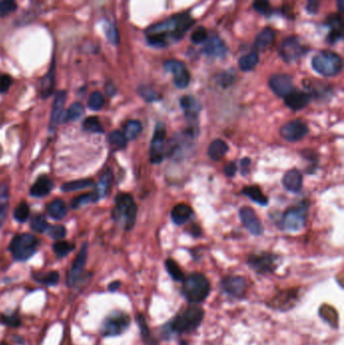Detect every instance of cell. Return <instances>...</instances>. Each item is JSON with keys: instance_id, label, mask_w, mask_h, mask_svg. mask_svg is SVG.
I'll return each instance as SVG.
<instances>
[{"instance_id": "1", "label": "cell", "mask_w": 344, "mask_h": 345, "mask_svg": "<svg viewBox=\"0 0 344 345\" xmlns=\"http://www.w3.org/2000/svg\"><path fill=\"white\" fill-rule=\"evenodd\" d=\"M194 24L188 13L173 15L170 18L150 26L146 31L148 42L156 48H165L181 40Z\"/></svg>"}, {"instance_id": "2", "label": "cell", "mask_w": 344, "mask_h": 345, "mask_svg": "<svg viewBox=\"0 0 344 345\" xmlns=\"http://www.w3.org/2000/svg\"><path fill=\"white\" fill-rule=\"evenodd\" d=\"M204 318V309L199 305L191 304L180 310L176 316L162 326V336L164 339H171L176 335L192 334L201 326Z\"/></svg>"}, {"instance_id": "3", "label": "cell", "mask_w": 344, "mask_h": 345, "mask_svg": "<svg viewBox=\"0 0 344 345\" xmlns=\"http://www.w3.org/2000/svg\"><path fill=\"white\" fill-rule=\"evenodd\" d=\"M211 292L209 280L200 273H193L183 280L181 294L187 302L199 305L206 301Z\"/></svg>"}, {"instance_id": "4", "label": "cell", "mask_w": 344, "mask_h": 345, "mask_svg": "<svg viewBox=\"0 0 344 345\" xmlns=\"http://www.w3.org/2000/svg\"><path fill=\"white\" fill-rule=\"evenodd\" d=\"M138 207L130 194H119L115 199V208L113 210V217L115 220L121 222L125 230H131L137 220Z\"/></svg>"}, {"instance_id": "5", "label": "cell", "mask_w": 344, "mask_h": 345, "mask_svg": "<svg viewBox=\"0 0 344 345\" xmlns=\"http://www.w3.org/2000/svg\"><path fill=\"white\" fill-rule=\"evenodd\" d=\"M312 67L318 74L324 77H333L342 70V60L337 54L324 51L313 58Z\"/></svg>"}, {"instance_id": "6", "label": "cell", "mask_w": 344, "mask_h": 345, "mask_svg": "<svg viewBox=\"0 0 344 345\" xmlns=\"http://www.w3.org/2000/svg\"><path fill=\"white\" fill-rule=\"evenodd\" d=\"M131 323V316L126 312L115 310L103 320L100 331L104 337L119 336L130 328Z\"/></svg>"}, {"instance_id": "7", "label": "cell", "mask_w": 344, "mask_h": 345, "mask_svg": "<svg viewBox=\"0 0 344 345\" xmlns=\"http://www.w3.org/2000/svg\"><path fill=\"white\" fill-rule=\"evenodd\" d=\"M38 239L29 233L16 235L10 242L9 249L14 260L23 262L28 260L36 250Z\"/></svg>"}, {"instance_id": "8", "label": "cell", "mask_w": 344, "mask_h": 345, "mask_svg": "<svg viewBox=\"0 0 344 345\" xmlns=\"http://www.w3.org/2000/svg\"><path fill=\"white\" fill-rule=\"evenodd\" d=\"M220 289L228 297L243 299L247 293V281L240 276H228L221 280Z\"/></svg>"}, {"instance_id": "9", "label": "cell", "mask_w": 344, "mask_h": 345, "mask_svg": "<svg viewBox=\"0 0 344 345\" xmlns=\"http://www.w3.org/2000/svg\"><path fill=\"white\" fill-rule=\"evenodd\" d=\"M247 264L249 268L259 275H266L276 271L279 265V257L272 253L251 254Z\"/></svg>"}, {"instance_id": "10", "label": "cell", "mask_w": 344, "mask_h": 345, "mask_svg": "<svg viewBox=\"0 0 344 345\" xmlns=\"http://www.w3.org/2000/svg\"><path fill=\"white\" fill-rule=\"evenodd\" d=\"M307 216V206H297L289 208L282 219V226L289 231H298L305 226Z\"/></svg>"}, {"instance_id": "11", "label": "cell", "mask_w": 344, "mask_h": 345, "mask_svg": "<svg viewBox=\"0 0 344 345\" xmlns=\"http://www.w3.org/2000/svg\"><path fill=\"white\" fill-rule=\"evenodd\" d=\"M165 141H166V127L163 123H158L153 136L152 144L150 147V161L153 164H160L165 157Z\"/></svg>"}, {"instance_id": "12", "label": "cell", "mask_w": 344, "mask_h": 345, "mask_svg": "<svg viewBox=\"0 0 344 345\" xmlns=\"http://www.w3.org/2000/svg\"><path fill=\"white\" fill-rule=\"evenodd\" d=\"M164 68L174 76V83L177 88L184 89L189 85L190 73L184 63L177 60H169L165 63Z\"/></svg>"}, {"instance_id": "13", "label": "cell", "mask_w": 344, "mask_h": 345, "mask_svg": "<svg viewBox=\"0 0 344 345\" xmlns=\"http://www.w3.org/2000/svg\"><path fill=\"white\" fill-rule=\"evenodd\" d=\"M279 52L285 62L294 63L303 56L305 50L297 37L291 36L282 42Z\"/></svg>"}, {"instance_id": "14", "label": "cell", "mask_w": 344, "mask_h": 345, "mask_svg": "<svg viewBox=\"0 0 344 345\" xmlns=\"http://www.w3.org/2000/svg\"><path fill=\"white\" fill-rule=\"evenodd\" d=\"M308 134V126L301 120H292L280 128L281 137L288 142H299Z\"/></svg>"}, {"instance_id": "15", "label": "cell", "mask_w": 344, "mask_h": 345, "mask_svg": "<svg viewBox=\"0 0 344 345\" xmlns=\"http://www.w3.org/2000/svg\"><path fill=\"white\" fill-rule=\"evenodd\" d=\"M297 300L298 293L296 291H287L273 298L272 301L268 303V306L281 312H287L296 307L298 303Z\"/></svg>"}, {"instance_id": "16", "label": "cell", "mask_w": 344, "mask_h": 345, "mask_svg": "<svg viewBox=\"0 0 344 345\" xmlns=\"http://www.w3.org/2000/svg\"><path fill=\"white\" fill-rule=\"evenodd\" d=\"M87 253H88V246H87V244H84L82 246L81 250L79 251L78 255L76 256V258L73 263V266L69 272L68 280H67L69 287H74L78 283V281L80 280V278L83 274V271L85 269V266H86Z\"/></svg>"}, {"instance_id": "17", "label": "cell", "mask_w": 344, "mask_h": 345, "mask_svg": "<svg viewBox=\"0 0 344 345\" xmlns=\"http://www.w3.org/2000/svg\"><path fill=\"white\" fill-rule=\"evenodd\" d=\"M269 84L276 95L284 98L295 89L292 78L286 74L273 75L270 78Z\"/></svg>"}, {"instance_id": "18", "label": "cell", "mask_w": 344, "mask_h": 345, "mask_svg": "<svg viewBox=\"0 0 344 345\" xmlns=\"http://www.w3.org/2000/svg\"><path fill=\"white\" fill-rule=\"evenodd\" d=\"M240 219L244 227L253 235H261L264 232V226L262 225L255 212L249 207H241L239 210Z\"/></svg>"}, {"instance_id": "19", "label": "cell", "mask_w": 344, "mask_h": 345, "mask_svg": "<svg viewBox=\"0 0 344 345\" xmlns=\"http://www.w3.org/2000/svg\"><path fill=\"white\" fill-rule=\"evenodd\" d=\"M311 101V95L300 90L294 89L285 97V104L292 110H301Z\"/></svg>"}, {"instance_id": "20", "label": "cell", "mask_w": 344, "mask_h": 345, "mask_svg": "<svg viewBox=\"0 0 344 345\" xmlns=\"http://www.w3.org/2000/svg\"><path fill=\"white\" fill-rule=\"evenodd\" d=\"M202 52L208 57L223 58L227 53V48L218 35H213L208 39Z\"/></svg>"}, {"instance_id": "21", "label": "cell", "mask_w": 344, "mask_h": 345, "mask_svg": "<svg viewBox=\"0 0 344 345\" xmlns=\"http://www.w3.org/2000/svg\"><path fill=\"white\" fill-rule=\"evenodd\" d=\"M180 104L181 107L186 115V117L188 119H191V121L193 119H196L200 110H201V105L199 103V101L194 98L193 96L187 95L181 98L180 100Z\"/></svg>"}, {"instance_id": "22", "label": "cell", "mask_w": 344, "mask_h": 345, "mask_svg": "<svg viewBox=\"0 0 344 345\" xmlns=\"http://www.w3.org/2000/svg\"><path fill=\"white\" fill-rule=\"evenodd\" d=\"M67 93L65 91H59L56 95L54 104H53V109H52V114H51V130H54L56 125L59 123L60 116L63 112V108L65 105Z\"/></svg>"}, {"instance_id": "23", "label": "cell", "mask_w": 344, "mask_h": 345, "mask_svg": "<svg viewBox=\"0 0 344 345\" xmlns=\"http://www.w3.org/2000/svg\"><path fill=\"white\" fill-rule=\"evenodd\" d=\"M284 187L290 192H299L303 186V178L301 172L297 170H291L286 172L283 179Z\"/></svg>"}, {"instance_id": "24", "label": "cell", "mask_w": 344, "mask_h": 345, "mask_svg": "<svg viewBox=\"0 0 344 345\" xmlns=\"http://www.w3.org/2000/svg\"><path fill=\"white\" fill-rule=\"evenodd\" d=\"M139 328H140V333H141V337L142 340L144 341V343L146 345H158L159 344V340L153 336L152 331L147 323L146 317L144 314L139 313L136 317Z\"/></svg>"}, {"instance_id": "25", "label": "cell", "mask_w": 344, "mask_h": 345, "mask_svg": "<svg viewBox=\"0 0 344 345\" xmlns=\"http://www.w3.org/2000/svg\"><path fill=\"white\" fill-rule=\"evenodd\" d=\"M52 188L53 182L47 176H41L32 185L30 189V194L34 197H45L51 192Z\"/></svg>"}, {"instance_id": "26", "label": "cell", "mask_w": 344, "mask_h": 345, "mask_svg": "<svg viewBox=\"0 0 344 345\" xmlns=\"http://www.w3.org/2000/svg\"><path fill=\"white\" fill-rule=\"evenodd\" d=\"M192 216V209L187 204H178L173 208L171 212L173 222L177 225L186 223Z\"/></svg>"}, {"instance_id": "27", "label": "cell", "mask_w": 344, "mask_h": 345, "mask_svg": "<svg viewBox=\"0 0 344 345\" xmlns=\"http://www.w3.org/2000/svg\"><path fill=\"white\" fill-rule=\"evenodd\" d=\"M329 25L331 26V31L328 35V40L330 42H336L343 36V22L340 15H333L328 19Z\"/></svg>"}, {"instance_id": "28", "label": "cell", "mask_w": 344, "mask_h": 345, "mask_svg": "<svg viewBox=\"0 0 344 345\" xmlns=\"http://www.w3.org/2000/svg\"><path fill=\"white\" fill-rule=\"evenodd\" d=\"M275 39V32L272 28H264L255 37L254 40V48L256 51L262 52L266 50L269 46L274 42Z\"/></svg>"}, {"instance_id": "29", "label": "cell", "mask_w": 344, "mask_h": 345, "mask_svg": "<svg viewBox=\"0 0 344 345\" xmlns=\"http://www.w3.org/2000/svg\"><path fill=\"white\" fill-rule=\"evenodd\" d=\"M111 180H112V175L111 172H106L100 179V181L98 182L97 184V187H96V190L92 193L93 195V202H96L98 200H100L101 198H104L107 193H108V189H109V186H110V183H111Z\"/></svg>"}, {"instance_id": "30", "label": "cell", "mask_w": 344, "mask_h": 345, "mask_svg": "<svg viewBox=\"0 0 344 345\" xmlns=\"http://www.w3.org/2000/svg\"><path fill=\"white\" fill-rule=\"evenodd\" d=\"M228 152L227 144L222 140L213 141L208 148V156L213 161H219Z\"/></svg>"}, {"instance_id": "31", "label": "cell", "mask_w": 344, "mask_h": 345, "mask_svg": "<svg viewBox=\"0 0 344 345\" xmlns=\"http://www.w3.org/2000/svg\"><path fill=\"white\" fill-rule=\"evenodd\" d=\"M242 193L249 197L253 202L262 205V206H266L269 202L268 198L264 195V193L262 192V190L260 189L259 186H247L244 187L242 190Z\"/></svg>"}, {"instance_id": "32", "label": "cell", "mask_w": 344, "mask_h": 345, "mask_svg": "<svg viewBox=\"0 0 344 345\" xmlns=\"http://www.w3.org/2000/svg\"><path fill=\"white\" fill-rule=\"evenodd\" d=\"M48 212L50 214V216L54 219L60 220L62 218H64L67 214V206L66 203L63 200L57 199L54 200L53 202H51L48 206Z\"/></svg>"}, {"instance_id": "33", "label": "cell", "mask_w": 344, "mask_h": 345, "mask_svg": "<svg viewBox=\"0 0 344 345\" xmlns=\"http://www.w3.org/2000/svg\"><path fill=\"white\" fill-rule=\"evenodd\" d=\"M9 188L7 184L0 185V226L3 224L8 210Z\"/></svg>"}, {"instance_id": "34", "label": "cell", "mask_w": 344, "mask_h": 345, "mask_svg": "<svg viewBox=\"0 0 344 345\" xmlns=\"http://www.w3.org/2000/svg\"><path fill=\"white\" fill-rule=\"evenodd\" d=\"M259 63V56L255 52L249 53L247 55L242 56L238 61V66L241 71L248 72L255 68Z\"/></svg>"}, {"instance_id": "35", "label": "cell", "mask_w": 344, "mask_h": 345, "mask_svg": "<svg viewBox=\"0 0 344 345\" xmlns=\"http://www.w3.org/2000/svg\"><path fill=\"white\" fill-rule=\"evenodd\" d=\"M55 87V69L54 67L49 71V73L44 77L40 84V91L44 97H48L52 94Z\"/></svg>"}, {"instance_id": "36", "label": "cell", "mask_w": 344, "mask_h": 345, "mask_svg": "<svg viewBox=\"0 0 344 345\" xmlns=\"http://www.w3.org/2000/svg\"><path fill=\"white\" fill-rule=\"evenodd\" d=\"M165 266H166L167 272L169 273L170 277L175 282H183V280L185 279L184 272L182 271L181 267L172 258L167 260L165 263Z\"/></svg>"}, {"instance_id": "37", "label": "cell", "mask_w": 344, "mask_h": 345, "mask_svg": "<svg viewBox=\"0 0 344 345\" xmlns=\"http://www.w3.org/2000/svg\"><path fill=\"white\" fill-rule=\"evenodd\" d=\"M142 123L138 120H130L124 126V136L127 141L136 140L142 132Z\"/></svg>"}, {"instance_id": "38", "label": "cell", "mask_w": 344, "mask_h": 345, "mask_svg": "<svg viewBox=\"0 0 344 345\" xmlns=\"http://www.w3.org/2000/svg\"><path fill=\"white\" fill-rule=\"evenodd\" d=\"M33 279L40 284L47 285V286H55L58 284L60 275L58 272H50V273H45V274H35L33 275Z\"/></svg>"}, {"instance_id": "39", "label": "cell", "mask_w": 344, "mask_h": 345, "mask_svg": "<svg viewBox=\"0 0 344 345\" xmlns=\"http://www.w3.org/2000/svg\"><path fill=\"white\" fill-rule=\"evenodd\" d=\"M92 184H93V182L91 180H88V179L77 180V181H72V182L65 183L64 185H62V190L64 192L78 191V190H82V189L88 188V187L92 186Z\"/></svg>"}, {"instance_id": "40", "label": "cell", "mask_w": 344, "mask_h": 345, "mask_svg": "<svg viewBox=\"0 0 344 345\" xmlns=\"http://www.w3.org/2000/svg\"><path fill=\"white\" fill-rule=\"evenodd\" d=\"M108 141H109V144L114 149H117V150L124 149L126 147V144H127V140H126L125 136L118 131L112 132L108 137Z\"/></svg>"}, {"instance_id": "41", "label": "cell", "mask_w": 344, "mask_h": 345, "mask_svg": "<svg viewBox=\"0 0 344 345\" xmlns=\"http://www.w3.org/2000/svg\"><path fill=\"white\" fill-rule=\"evenodd\" d=\"M83 127L85 131L94 133V134H102L103 127L97 117H88L83 122Z\"/></svg>"}, {"instance_id": "42", "label": "cell", "mask_w": 344, "mask_h": 345, "mask_svg": "<svg viewBox=\"0 0 344 345\" xmlns=\"http://www.w3.org/2000/svg\"><path fill=\"white\" fill-rule=\"evenodd\" d=\"M74 249V244L68 242V241H58L54 244V251L59 257L66 256L69 252H71Z\"/></svg>"}, {"instance_id": "43", "label": "cell", "mask_w": 344, "mask_h": 345, "mask_svg": "<svg viewBox=\"0 0 344 345\" xmlns=\"http://www.w3.org/2000/svg\"><path fill=\"white\" fill-rule=\"evenodd\" d=\"M84 113V106L80 102H76L70 106L68 111H66L67 121L79 119Z\"/></svg>"}, {"instance_id": "44", "label": "cell", "mask_w": 344, "mask_h": 345, "mask_svg": "<svg viewBox=\"0 0 344 345\" xmlns=\"http://www.w3.org/2000/svg\"><path fill=\"white\" fill-rule=\"evenodd\" d=\"M104 105V97L103 95L98 92V91H95L93 92L90 97H89V100H88V106L92 109V110H99L103 107Z\"/></svg>"}, {"instance_id": "45", "label": "cell", "mask_w": 344, "mask_h": 345, "mask_svg": "<svg viewBox=\"0 0 344 345\" xmlns=\"http://www.w3.org/2000/svg\"><path fill=\"white\" fill-rule=\"evenodd\" d=\"M29 216V207L25 202H21L14 210V218L19 222H24Z\"/></svg>"}, {"instance_id": "46", "label": "cell", "mask_w": 344, "mask_h": 345, "mask_svg": "<svg viewBox=\"0 0 344 345\" xmlns=\"http://www.w3.org/2000/svg\"><path fill=\"white\" fill-rule=\"evenodd\" d=\"M31 228L36 232H45L49 229V224L44 216H35L30 222Z\"/></svg>"}, {"instance_id": "47", "label": "cell", "mask_w": 344, "mask_h": 345, "mask_svg": "<svg viewBox=\"0 0 344 345\" xmlns=\"http://www.w3.org/2000/svg\"><path fill=\"white\" fill-rule=\"evenodd\" d=\"M104 31H105V34L108 38V40L113 44V45H116L118 44V40H119V37H118V32H117V29L116 27L109 23V22H105L104 23Z\"/></svg>"}, {"instance_id": "48", "label": "cell", "mask_w": 344, "mask_h": 345, "mask_svg": "<svg viewBox=\"0 0 344 345\" xmlns=\"http://www.w3.org/2000/svg\"><path fill=\"white\" fill-rule=\"evenodd\" d=\"M15 0H0V16L4 17L16 9Z\"/></svg>"}, {"instance_id": "49", "label": "cell", "mask_w": 344, "mask_h": 345, "mask_svg": "<svg viewBox=\"0 0 344 345\" xmlns=\"http://www.w3.org/2000/svg\"><path fill=\"white\" fill-rule=\"evenodd\" d=\"M139 93L144 99L150 102L156 101L159 99V94L155 90H153L151 87H148V86H141L139 88Z\"/></svg>"}, {"instance_id": "50", "label": "cell", "mask_w": 344, "mask_h": 345, "mask_svg": "<svg viewBox=\"0 0 344 345\" xmlns=\"http://www.w3.org/2000/svg\"><path fill=\"white\" fill-rule=\"evenodd\" d=\"M253 8L261 14H270L272 11V6L269 0H254Z\"/></svg>"}, {"instance_id": "51", "label": "cell", "mask_w": 344, "mask_h": 345, "mask_svg": "<svg viewBox=\"0 0 344 345\" xmlns=\"http://www.w3.org/2000/svg\"><path fill=\"white\" fill-rule=\"evenodd\" d=\"M207 39V30L205 27L200 26L195 31H193L191 35V40L193 44H201Z\"/></svg>"}, {"instance_id": "52", "label": "cell", "mask_w": 344, "mask_h": 345, "mask_svg": "<svg viewBox=\"0 0 344 345\" xmlns=\"http://www.w3.org/2000/svg\"><path fill=\"white\" fill-rule=\"evenodd\" d=\"M0 321L2 324L15 328L18 327L20 325V319L18 317V315L16 314H12V315H2L0 318Z\"/></svg>"}, {"instance_id": "53", "label": "cell", "mask_w": 344, "mask_h": 345, "mask_svg": "<svg viewBox=\"0 0 344 345\" xmlns=\"http://www.w3.org/2000/svg\"><path fill=\"white\" fill-rule=\"evenodd\" d=\"M90 201H93V195L92 194H84L82 196H79L72 200L71 206L73 208H79L81 206H84L85 204L89 203Z\"/></svg>"}, {"instance_id": "54", "label": "cell", "mask_w": 344, "mask_h": 345, "mask_svg": "<svg viewBox=\"0 0 344 345\" xmlns=\"http://www.w3.org/2000/svg\"><path fill=\"white\" fill-rule=\"evenodd\" d=\"M49 235L54 239H61L66 235V229L62 225H55L49 227Z\"/></svg>"}, {"instance_id": "55", "label": "cell", "mask_w": 344, "mask_h": 345, "mask_svg": "<svg viewBox=\"0 0 344 345\" xmlns=\"http://www.w3.org/2000/svg\"><path fill=\"white\" fill-rule=\"evenodd\" d=\"M12 84V79L9 75H0V92H6Z\"/></svg>"}, {"instance_id": "56", "label": "cell", "mask_w": 344, "mask_h": 345, "mask_svg": "<svg viewBox=\"0 0 344 345\" xmlns=\"http://www.w3.org/2000/svg\"><path fill=\"white\" fill-rule=\"evenodd\" d=\"M320 7V0H307L306 9L311 14H316Z\"/></svg>"}, {"instance_id": "57", "label": "cell", "mask_w": 344, "mask_h": 345, "mask_svg": "<svg viewBox=\"0 0 344 345\" xmlns=\"http://www.w3.org/2000/svg\"><path fill=\"white\" fill-rule=\"evenodd\" d=\"M236 166L234 163H230L228 164L225 168H224V172H225V175L228 176V177H232L234 176V174L236 172Z\"/></svg>"}, {"instance_id": "58", "label": "cell", "mask_w": 344, "mask_h": 345, "mask_svg": "<svg viewBox=\"0 0 344 345\" xmlns=\"http://www.w3.org/2000/svg\"><path fill=\"white\" fill-rule=\"evenodd\" d=\"M249 164H250V160H249V159L245 158V159L241 160V162H240V167H241V170H242L243 174H246V172H247V169H248V167H249Z\"/></svg>"}, {"instance_id": "59", "label": "cell", "mask_w": 344, "mask_h": 345, "mask_svg": "<svg viewBox=\"0 0 344 345\" xmlns=\"http://www.w3.org/2000/svg\"><path fill=\"white\" fill-rule=\"evenodd\" d=\"M120 286H121V283L119 281H115V282H112L109 284L108 290L110 292H116L120 288Z\"/></svg>"}, {"instance_id": "60", "label": "cell", "mask_w": 344, "mask_h": 345, "mask_svg": "<svg viewBox=\"0 0 344 345\" xmlns=\"http://www.w3.org/2000/svg\"><path fill=\"white\" fill-rule=\"evenodd\" d=\"M105 89H106V93H107V95H109V96H112L113 94H115V91H116V89H115V86H114L112 83H108V84L106 85Z\"/></svg>"}, {"instance_id": "61", "label": "cell", "mask_w": 344, "mask_h": 345, "mask_svg": "<svg viewBox=\"0 0 344 345\" xmlns=\"http://www.w3.org/2000/svg\"><path fill=\"white\" fill-rule=\"evenodd\" d=\"M337 5H338V8L340 11H343L344 10V0H337Z\"/></svg>"}, {"instance_id": "62", "label": "cell", "mask_w": 344, "mask_h": 345, "mask_svg": "<svg viewBox=\"0 0 344 345\" xmlns=\"http://www.w3.org/2000/svg\"><path fill=\"white\" fill-rule=\"evenodd\" d=\"M179 345H189V343L186 340H181Z\"/></svg>"}]
</instances>
